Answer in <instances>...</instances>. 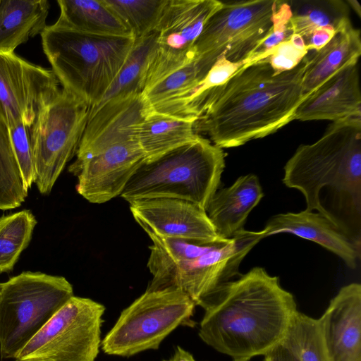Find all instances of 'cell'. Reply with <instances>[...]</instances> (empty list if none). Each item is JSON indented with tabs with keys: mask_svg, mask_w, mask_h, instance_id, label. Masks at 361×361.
Masks as SVG:
<instances>
[{
	"mask_svg": "<svg viewBox=\"0 0 361 361\" xmlns=\"http://www.w3.org/2000/svg\"><path fill=\"white\" fill-rule=\"evenodd\" d=\"M306 56L293 69L276 74L267 59L247 63L212 89L195 122L216 146L239 147L276 132L294 120L305 99L302 80Z\"/></svg>",
	"mask_w": 361,
	"mask_h": 361,
	"instance_id": "1",
	"label": "cell"
},
{
	"mask_svg": "<svg viewBox=\"0 0 361 361\" xmlns=\"http://www.w3.org/2000/svg\"><path fill=\"white\" fill-rule=\"evenodd\" d=\"M202 307L199 336L233 360L267 354L281 343L298 311L279 278L259 267L223 284Z\"/></svg>",
	"mask_w": 361,
	"mask_h": 361,
	"instance_id": "2",
	"label": "cell"
},
{
	"mask_svg": "<svg viewBox=\"0 0 361 361\" xmlns=\"http://www.w3.org/2000/svg\"><path fill=\"white\" fill-rule=\"evenodd\" d=\"M283 183L300 190L361 250V118L332 122L315 142L300 145L284 166Z\"/></svg>",
	"mask_w": 361,
	"mask_h": 361,
	"instance_id": "3",
	"label": "cell"
},
{
	"mask_svg": "<svg viewBox=\"0 0 361 361\" xmlns=\"http://www.w3.org/2000/svg\"><path fill=\"white\" fill-rule=\"evenodd\" d=\"M43 51L59 82L90 109L102 99L135 42L130 35H100L56 22L40 34Z\"/></svg>",
	"mask_w": 361,
	"mask_h": 361,
	"instance_id": "4",
	"label": "cell"
},
{
	"mask_svg": "<svg viewBox=\"0 0 361 361\" xmlns=\"http://www.w3.org/2000/svg\"><path fill=\"white\" fill-rule=\"evenodd\" d=\"M224 168L223 149L199 135L159 158L145 162L120 196L129 203L155 197L180 199L206 210L219 189Z\"/></svg>",
	"mask_w": 361,
	"mask_h": 361,
	"instance_id": "5",
	"label": "cell"
},
{
	"mask_svg": "<svg viewBox=\"0 0 361 361\" xmlns=\"http://www.w3.org/2000/svg\"><path fill=\"white\" fill-rule=\"evenodd\" d=\"M73 296L63 276L24 271L1 283L0 355L15 358Z\"/></svg>",
	"mask_w": 361,
	"mask_h": 361,
	"instance_id": "6",
	"label": "cell"
},
{
	"mask_svg": "<svg viewBox=\"0 0 361 361\" xmlns=\"http://www.w3.org/2000/svg\"><path fill=\"white\" fill-rule=\"evenodd\" d=\"M279 2H221L194 45L195 59L204 72L207 74L221 56L232 63H245L271 31Z\"/></svg>",
	"mask_w": 361,
	"mask_h": 361,
	"instance_id": "7",
	"label": "cell"
},
{
	"mask_svg": "<svg viewBox=\"0 0 361 361\" xmlns=\"http://www.w3.org/2000/svg\"><path fill=\"white\" fill-rule=\"evenodd\" d=\"M89 109L85 102L62 89L28 128L35 183L42 195L51 192L67 163L76 155Z\"/></svg>",
	"mask_w": 361,
	"mask_h": 361,
	"instance_id": "8",
	"label": "cell"
},
{
	"mask_svg": "<svg viewBox=\"0 0 361 361\" xmlns=\"http://www.w3.org/2000/svg\"><path fill=\"white\" fill-rule=\"evenodd\" d=\"M195 304L178 290L145 291L124 309L102 341L107 355L130 357L157 350L175 329L189 324Z\"/></svg>",
	"mask_w": 361,
	"mask_h": 361,
	"instance_id": "9",
	"label": "cell"
},
{
	"mask_svg": "<svg viewBox=\"0 0 361 361\" xmlns=\"http://www.w3.org/2000/svg\"><path fill=\"white\" fill-rule=\"evenodd\" d=\"M105 307L71 297L34 336L16 361H95Z\"/></svg>",
	"mask_w": 361,
	"mask_h": 361,
	"instance_id": "10",
	"label": "cell"
},
{
	"mask_svg": "<svg viewBox=\"0 0 361 361\" xmlns=\"http://www.w3.org/2000/svg\"><path fill=\"white\" fill-rule=\"evenodd\" d=\"M264 238L263 230L243 228L199 257L184 258L154 271L146 290L180 291L202 307L219 287L239 274L244 257Z\"/></svg>",
	"mask_w": 361,
	"mask_h": 361,
	"instance_id": "11",
	"label": "cell"
},
{
	"mask_svg": "<svg viewBox=\"0 0 361 361\" xmlns=\"http://www.w3.org/2000/svg\"><path fill=\"white\" fill-rule=\"evenodd\" d=\"M221 2L168 0L155 29L157 47L143 91L195 59V43L206 22Z\"/></svg>",
	"mask_w": 361,
	"mask_h": 361,
	"instance_id": "12",
	"label": "cell"
},
{
	"mask_svg": "<svg viewBox=\"0 0 361 361\" xmlns=\"http://www.w3.org/2000/svg\"><path fill=\"white\" fill-rule=\"evenodd\" d=\"M51 70L14 52L0 51V123L30 128L40 110L60 91Z\"/></svg>",
	"mask_w": 361,
	"mask_h": 361,
	"instance_id": "13",
	"label": "cell"
},
{
	"mask_svg": "<svg viewBox=\"0 0 361 361\" xmlns=\"http://www.w3.org/2000/svg\"><path fill=\"white\" fill-rule=\"evenodd\" d=\"M145 161L137 140L133 139L76 157L68 171L78 178L76 191L80 195L91 203L102 204L121 195Z\"/></svg>",
	"mask_w": 361,
	"mask_h": 361,
	"instance_id": "14",
	"label": "cell"
},
{
	"mask_svg": "<svg viewBox=\"0 0 361 361\" xmlns=\"http://www.w3.org/2000/svg\"><path fill=\"white\" fill-rule=\"evenodd\" d=\"M130 210L134 219L149 237L182 238L205 243H219L221 238L206 210L184 200L155 197L132 202Z\"/></svg>",
	"mask_w": 361,
	"mask_h": 361,
	"instance_id": "15",
	"label": "cell"
},
{
	"mask_svg": "<svg viewBox=\"0 0 361 361\" xmlns=\"http://www.w3.org/2000/svg\"><path fill=\"white\" fill-rule=\"evenodd\" d=\"M149 111L142 93L113 99L89 109L76 157L92 154L116 143L137 139L139 126Z\"/></svg>",
	"mask_w": 361,
	"mask_h": 361,
	"instance_id": "16",
	"label": "cell"
},
{
	"mask_svg": "<svg viewBox=\"0 0 361 361\" xmlns=\"http://www.w3.org/2000/svg\"><path fill=\"white\" fill-rule=\"evenodd\" d=\"M331 361H361V285L343 286L317 319Z\"/></svg>",
	"mask_w": 361,
	"mask_h": 361,
	"instance_id": "17",
	"label": "cell"
},
{
	"mask_svg": "<svg viewBox=\"0 0 361 361\" xmlns=\"http://www.w3.org/2000/svg\"><path fill=\"white\" fill-rule=\"evenodd\" d=\"M361 118V92L357 63L329 78L298 106L294 120L301 121Z\"/></svg>",
	"mask_w": 361,
	"mask_h": 361,
	"instance_id": "18",
	"label": "cell"
},
{
	"mask_svg": "<svg viewBox=\"0 0 361 361\" xmlns=\"http://www.w3.org/2000/svg\"><path fill=\"white\" fill-rule=\"evenodd\" d=\"M263 231L265 237L288 233L313 241L336 254L350 269L357 267L361 255V250L319 212L279 214L269 219Z\"/></svg>",
	"mask_w": 361,
	"mask_h": 361,
	"instance_id": "19",
	"label": "cell"
},
{
	"mask_svg": "<svg viewBox=\"0 0 361 361\" xmlns=\"http://www.w3.org/2000/svg\"><path fill=\"white\" fill-rule=\"evenodd\" d=\"M263 196L259 179L252 173L240 176L228 188L218 189L206 209L217 234L230 239L243 230L248 215Z\"/></svg>",
	"mask_w": 361,
	"mask_h": 361,
	"instance_id": "20",
	"label": "cell"
},
{
	"mask_svg": "<svg viewBox=\"0 0 361 361\" xmlns=\"http://www.w3.org/2000/svg\"><path fill=\"white\" fill-rule=\"evenodd\" d=\"M360 54V31L349 20L326 45L317 51H308L305 55L307 64L302 80L304 98L343 68L357 63Z\"/></svg>",
	"mask_w": 361,
	"mask_h": 361,
	"instance_id": "21",
	"label": "cell"
},
{
	"mask_svg": "<svg viewBox=\"0 0 361 361\" xmlns=\"http://www.w3.org/2000/svg\"><path fill=\"white\" fill-rule=\"evenodd\" d=\"M49 8L47 0H0V51L13 52L41 34Z\"/></svg>",
	"mask_w": 361,
	"mask_h": 361,
	"instance_id": "22",
	"label": "cell"
},
{
	"mask_svg": "<svg viewBox=\"0 0 361 361\" xmlns=\"http://www.w3.org/2000/svg\"><path fill=\"white\" fill-rule=\"evenodd\" d=\"M194 121L176 118L155 111L147 113L139 126L137 139L146 161L194 140L197 135Z\"/></svg>",
	"mask_w": 361,
	"mask_h": 361,
	"instance_id": "23",
	"label": "cell"
},
{
	"mask_svg": "<svg viewBox=\"0 0 361 361\" xmlns=\"http://www.w3.org/2000/svg\"><path fill=\"white\" fill-rule=\"evenodd\" d=\"M57 3L60 15L56 22L61 25L94 34L132 35L103 0H58Z\"/></svg>",
	"mask_w": 361,
	"mask_h": 361,
	"instance_id": "24",
	"label": "cell"
},
{
	"mask_svg": "<svg viewBox=\"0 0 361 361\" xmlns=\"http://www.w3.org/2000/svg\"><path fill=\"white\" fill-rule=\"evenodd\" d=\"M157 42L156 30L138 39L134 44L123 66L101 102L142 93L149 67L154 57Z\"/></svg>",
	"mask_w": 361,
	"mask_h": 361,
	"instance_id": "25",
	"label": "cell"
},
{
	"mask_svg": "<svg viewBox=\"0 0 361 361\" xmlns=\"http://www.w3.org/2000/svg\"><path fill=\"white\" fill-rule=\"evenodd\" d=\"M295 3L294 8L290 7V25L293 33L302 38L319 28L331 27L336 31L350 20L348 5L341 0Z\"/></svg>",
	"mask_w": 361,
	"mask_h": 361,
	"instance_id": "26",
	"label": "cell"
},
{
	"mask_svg": "<svg viewBox=\"0 0 361 361\" xmlns=\"http://www.w3.org/2000/svg\"><path fill=\"white\" fill-rule=\"evenodd\" d=\"M37 221L27 209L0 218V273L13 270L28 246Z\"/></svg>",
	"mask_w": 361,
	"mask_h": 361,
	"instance_id": "27",
	"label": "cell"
},
{
	"mask_svg": "<svg viewBox=\"0 0 361 361\" xmlns=\"http://www.w3.org/2000/svg\"><path fill=\"white\" fill-rule=\"evenodd\" d=\"M281 343L293 353L299 361H331L317 319L298 310L293 317Z\"/></svg>",
	"mask_w": 361,
	"mask_h": 361,
	"instance_id": "28",
	"label": "cell"
},
{
	"mask_svg": "<svg viewBox=\"0 0 361 361\" xmlns=\"http://www.w3.org/2000/svg\"><path fill=\"white\" fill-rule=\"evenodd\" d=\"M135 39L155 30L168 0H103Z\"/></svg>",
	"mask_w": 361,
	"mask_h": 361,
	"instance_id": "29",
	"label": "cell"
},
{
	"mask_svg": "<svg viewBox=\"0 0 361 361\" xmlns=\"http://www.w3.org/2000/svg\"><path fill=\"white\" fill-rule=\"evenodd\" d=\"M8 128L0 123V210L20 207L27 197Z\"/></svg>",
	"mask_w": 361,
	"mask_h": 361,
	"instance_id": "30",
	"label": "cell"
},
{
	"mask_svg": "<svg viewBox=\"0 0 361 361\" xmlns=\"http://www.w3.org/2000/svg\"><path fill=\"white\" fill-rule=\"evenodd\" d=\"M207 75L194 59L143 91L142 95L149 109H154L184 94Z\"/></svg>",
	"mask_w": 361,
	"mask_h": 361,
	"instance_id": "31",
	"label": "cell"
},
{
	"mask_svg": "<svg viewBox=\"0 0 361 361\" xmlns=\"http://www.w3.org/2000/svg\"><path fill=\"white\" fill-rule=\"evenodd\" d=\"M291 16L292 11L288 1H280L271 31L252 52L245 64L267 59L277 45L294 35L290 22Z\"/></svg>",
	"mask_w": 361,
	"mask_h": 361,
	"instance_id": "32",
	"label": "cell"
},
{
	"mask_svg": "<svg viewBox=\"0 0 361 361\" xmlns=\"http://www.w3.org/2000/svg\"><path fill=\"white\" fill-rule=\"evenodd\" d=\"M8 130L24 187L28 190L35 183V168L28 128L20 124Z\"/></svg>",
	"mask_w": 361,
	"mask_h": 361,
	"instance_id": "33",
	"label": "cell"
},
{
	"mask_svg": "<svg viewBox=\"0 0 361 361\" xmlns=\"http://www.w3.org/2000/svg\"><path fill=\"white\" fill-rule=\"evenodd\" d=\"M307 52L302 37L294 34L277 45L267 59L274 73L279 74L296 67Z\"/></svg>",
	"mask_w": 361,
	"mask_h": 361,
	"instance_id": "34",
	"label": "cell"
},
{
	"mask_svg": "<svg viewBox=\"0 0 361 361\" xmlns=\"http://www.w3.org/2000/svg\"><path fill=\"white\" fill-rule=\"evenodd\" d=\"M336 30L331 27H322L314 30L305 37L303 41L308 51H317L326 45L333 37Z\"/></svg>",
	"mask_w": 361,
	"mask_h": 361,
	"instance_id": "35",
	"label": "cell"
},
{
	"mask_svg": "<svg viewBox=\"0 0 361 361\" xmlns=\"http://www.w3.org/2000/svg\"><path fill=\"white\" fill-rule=\"evenodd\" d=\"M264 361H299L298 357L281 343L264 355Z\"/></svg>",
	"mask_w": 361,
	"mask_h": 361,
	"instance_id": "36",
	"label": "cell"
},
{
	"mask_svg": "<svg viewBox=\"0 0 361 361\" xmlns=\"http://www.w3.org/2000/svg\"><path fill=\"white\" fill-rule=\"evenodd\" d=\"M163 361H196L192 355L180 346H177L173 355Z\"/></svg>",
	"mask_w": 361,
	"mask_h": 361,
	"instance_id": "37",
	"label": "cell"
},
{
	"mask_svg": "<svg viewBox=\"0 0 361 361\" xmlns=\"http://www.w3.org/2000/svg\"><path fill=\"white\" fill-rule=\"evenodd\" d=\"M348 6H350L357 13L359 18L361 16V8L360 4L356 0H348L345 1Z\"/></svg>",
	"mask_w": 361,
	"mask_h": 361,
	"instance_id": "38",
	"label": "cell"
},
{
	"mask_svg": "<svg viewBox=\"0 0 361 361\" xmlns=\"http://www.w3.org/2000/svg\"><path fill=\"white\" fill-rule=\"evenodd\" d=\"M233 361H250L247 359H234Z\"/></svg>",
	"mask_w": 361,
	"mask_h": 361,
	"instance_id": "39",
	"label": "cell"
},
{
	"mask_svg": "<svg viewBox=\"0 0 361 361\" xmlns=\"http://www.w3.org/2000/svg\"><path fill=\"white\" fill-rule=\"evenodd\" d=\"M0 288H1V283H0Z\"/></svg>",
	"mask_w": 361,
	"mask_h": 361,
	"instance_id": "40",
	"label": "cell"
}]
</instances>
